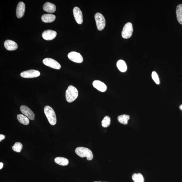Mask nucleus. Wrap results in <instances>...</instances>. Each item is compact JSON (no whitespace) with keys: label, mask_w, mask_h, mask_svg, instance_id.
Here are the masks:
<instances>
[{"label":"nucleus","mask_w":182,"mask_h":182,"mask_svg":"<svg viewBox=\"0 0 182 182\" xmlns=\"http://www.w3.org/2000/svg\"><path fill=\"white\" fill-rule=\"evenodd\" d=\"M78 92L76 87L72 85L69 86L65 93V97L67 102L71 103L74 101L78 97Z\"/></svg>","instance_id":"f257e3e1"},{"label":"nucleus","mask_w":182,"mask_h":182,"mask_svg":"<svg viewBox=\"0 0 182 182\" xmlns=\"http://www.w3.org/2000/svg\"><path fill=\"white\" fill-rule=\"evenodd\" d=\"M75 152L80 157H86L88 161L92 160L93 158V154L92 151L85 147H78L76 149Z\"/></svg>","instance_id":"f03ea898"},{"label":"nucleus","mask_w":182,"mask_h":182,"mask_svg":"<svg viewBox=\"0 0 182 182\" xmlns=\"http://www.w3.org/2000/svg\"><path fill=\"white\" fill-rule=\"evenodd\" d=\"M44 111L49 123L52 125H55L57 122L55 112L51 107L48 106L45 107Z\"/></svg>","instance_id":"7ed1b4c3"},{"label":"nucleus","mask_w":182,"mask_h":182,"mask_svg":"<svg viewBox=\"0 0 182 182\" xmlns=\"http://www.w3.org/2000/svg\"><path fill=\"white\" fill-rule=\"evenodd\" d=\"M96 26L98 30L102 31L106 25L105 18L101 14L97 13L94 16Z\"/></svg>","instance_id":"20e7f679"},{"label":"nucleus","mask_w":182,"mask_h":182,"mask_svg":"<svg viewBox=\"0 0 182 182\" xmlns=\"http://www.w3.org/2000/svg\"><path fill=\"white\" fill-rule=\"evenodd\" d=\"M133 32V27L132 24L130 22L127 23L123 27L121 33L122 36L124 39H129L132 36Z\"/></svg>","instance_id":"39448f33"},{"label":"nucleus","mask_w":182,"mask_h":182,"mask_svg":"<svg viewBox=\"0 0 182 182\" xmlns=\"http://www.w3.org/2000/svg\"><path fill=\"white\" fill-rule=\"evenodd\" d=\"M43 63L46 66L51 68L59 70L61 68V65L57 61L51 58H46L44 59Z\"/></svg>","instance_id":"423d86ee"},{"label":"nucleus","mask_w":182,"mask_h":182,"mask_svg":"<svg viewBox=\"0 0 182 182\" xmlns=\"http://www.w3.org/2000/svg\"><path fill=\"white\" fill-rule=\"evenodd\" d=\"M40 73L38 70H31L25 71L22 72L20 76L22 77L26 78H32L39 77Z\"/></svg>","instance_id":"0eeeda50"},{"label":"nucleus","mask_w":182,"mask_h":182,"mask_svg":"<svg viewBox=\"0 0 182 182\" xmlns=\"http://www.w3.org/2000/svg\"><path fill=\"white\" fill-rule=\"evenodd\" d=\"M68 56L71 61L75 63H81L83 61L82 56L80 54L77 52L73 51L69 53Z\"/></svg>","instance_id":"6e6552de"},{"label":"nucleus","mask_w":182,"mask_h":182,"mask_svg":"<svg viewBox=\"0 0 182 182\" xmlns=\"http://www.w3.org/2000/svg\"><path fill=\"white\" fill-rule=\"evenodd\" d=\"M73 13L76 22L79 24L83 22V14L80 9L78 7H75L73 10Z\"/></svg>","instance_id":"1a4fd4ad"},{"label":"nucleus","mask_w":182,"mask_h":182,"mask_svg":"<svg viewBox=\"0 0 182 182\" xmlns=\"http://www.w3.org/2000/svg\"><path fill=\"white\" fill-rule=\"evenodd\" d=\"M20 110L22 113L29 119L32 121L34 120L35 115L33 112L28 107L25 105L21 106L20 107Z\"/></svg>","instance_id":"9d476101"},{"label":"nucleus","mask_w":182,"mask_h":182,"mask_svg":"<svg viewBox=\"0 0 182 182\" xmlns=\"http://www.w3.org/2000/svg\"><path fill=\"white\" fill-rule=\"evenodd\" d=\"M56 35L57 32L51 30H45L42 34L43 39L47 41L52 40L56 37Z\"/></svg>","instance_id":"9b49d317"},{"label":"nucleus","mask_w":182,"mask_h":182,"mask_svg":"<svg viewBox=\"0 0 182 182\" xmlns=\"http://www.w3.org/2000/svg\"><path fill=\"white\" fill-rule=\"evenodd\" d=\"M25 6L24 3L20 1L18 3L16 8V15L18 18L23 17L25 12Z\"/></svg>","instance_id":"f8f14e48"},{"label":"nucleus","mask_w":182,"mask_h":182,"mask_svg":"<svg viewBox=\"0 0 182 182\" xmlns=\"http://www.w3.org/2000/svg\"><path fill=\"white\" fill-rule=\"evenodd\" d=\"M92 84L94 88L100 92H104L107 90L106 85L101 81L96 80L93 82Z\"/></svg>","instance_id":"ddd939ff"},{"label":"nucleus","mask_w":182,"mask_h":182,"mask_svg":"<svg viewBox=\"0 0 182 182\" xmlns=\"http://www.w3.org/2000/svg\"><path fill=\"white\" fill-rule=\"evenodd\" d=\"M4 46L7 50L14 51L18 48V45L15 42L11 40H7L4 43Z\"/></svg>","instance_id":"4468645a"},{"label":"nucleus","mask_w":182,"mask_h":182,"mask_svg":"<svg viewBox=\"0 0 182 182\" xmlns=\"http://www.w3.org/2000/svg\"><path fill=\"white\" fill-rule=\"evenodd\" d=\"M43 9L46 12L52 13L55 12L56 7L53 3L47 2L43 5Z\"/></svg>","instance_id":"2eb2a0df"},{"label":"nucleus","mask_w":182,"mask_h":182,"mask_svg":"<svg viewBox=\"0 0 182 182\" xmlns=\"http://www.w3.org/2000/svg\"><path fill=\"white\" fill-rule=\"evenodd\" d=\"M56 19V16L53 14H45L42 16L41 19L44 22L51 23L54 21Z\"/></svg>","instance_id":"dca6fc26"},{"label":"nucleus","mask_w":182,"mask_h":182,"mask_svg":"<svg viewBox=\"0 0 182 182\" xmlns=\"http://www.w3.org/2000/svg\"><path fill=\"white\" fill-rule=\"evenodd\" d=\"M117 66L118 70L122 72H125L127 70V67L126 63L122 60H119L117 63Z\"/></svg>","instance_id":"f3484780"},{"label":"nucleus","mask_w":182,"mask_h":182,"mask_svg":"<svg viewBox=\"0 0 182 182\" xmlns=\"http://www.w3.org/2000/svg\"><path fill=\"white\" fill-rule=\"evenodd\" d=\"M176 14L177 21L182 25V4L178 5L176 9Z\"/></svg>","instance_id":"a211bd4d"},{"label":"nucleus","mask_w":182,"mask_h":182,"mask_svg":"<svg viewBox=\"0 0 182 182\" xmlns=\"http://www.w3.org/2000/svg\"><path fill=\"white\" fill-rule=\"evenodd\" d=\"M54 161L56 164L63 166L68 165L69 163V160L66 158L61 157L56 158Z\"/></svg>","instance_id":"6ab92c4d"},{"label":"nucleus","mask_w":182,"mask_h":182,"mask_svg":"<svg viewBox=\"0 0 182 182\" xmlns=\"http://www.w3.org/2000/svg\"><path fill=\"white\" fill-rule=\"evenodd\" d=\"M17 118L19 122L24 125H28L30 123L29 118L23 114L18 115Z\"/></svg>","instance_id":"aec40b11"},{"label":"nucleus","mask_w":182,"mask_h":182,"mask_svg":"<svg viewBox=\"0 0 182 182\" xmlns=\"http://www.w3.org/2000/svg\"><path fill=\"white\" fill-rule=\"evenodd\" d=\"M130 118V117L129 115L123 114L118 116L117 119L120 123L125 125L128 123V121Z\"/></svg>","instance_id":"412c9836"},{"label":"nucleus","mask_w":182,"mask_h":182,"mask_svg":"<svg viewBox=\"0 0 182 182\" xmlns=\"http://www.w3.org/2000/svg\"><path fill=\"white\" fill-rule=\"evenodd\" d=\"M132 178L134 182H144V178L143 175L140 173H134L133 174Z\"/></svg>","instance_id":"4be33fe9"},{"label":"nucleus","mask_w":182,"mask_h":182,"mask_svg":"<svg viewBox=\"0 0 182 182\" xmlns=\"http://www.w3.org/2000/svg\"><path fill=\"white\" fill-rule=\"evenodd\" d=\"M22 148L23 145L22 144L19 142H17L12 146L13 150L15 152H20Z\"/></svg>","instance_id":"5701e85b"},{"label":"nucleus","mask_w":182,"mask_h":182,"mask_svg":"<svg viewBox=\"0 0 182 182\" xmlns=\"http://www.w3.org/2000/svg\"><path fill=\"white\" fill-rule=\"evenodd\" d=\"M111 119L108 116H105L102 121V125L103 127H108L110 124Z\"/></svg>","instance_id":"b1692460"},{"label":"nucleus","mask_w":182,"mask_h":182,"mask_svg":"<svg viewBox=\"0 0 182 182\" xmlns=\"http://www.w3.org/2000/svg\"><path fill=\"white\" fill-rule=\"evenodd\" d=\"M152 77L153 80L157 84H159L160 83L159 77L157 73L155 72H153L152 73Z\"/></svg>","instance_id":"393cba45"},{"label":"nucleus","mask_w":182,"mask_h":182,"mask_svg":"<svg viewBox=\"0 0 182 182\" xmlns=\"http://www.w3.org/2000/svg\"><path fill=\"white\" fill-rule=\"evenodd\" d=\"M5 138V136L1 134L0 135V141L1 142V140L4 139Z\"/></svg>","instance_id":"a878e982"},{"label":"nucleus","mask_w":182,"mask_h":182,"mask_svg":"<svg viewBox=\"0 0 182 182\" xmlns=\"http://www.w3.org/2000/svg\"><path fill=\"white\" fill-rule=\"evenodd\" d=\"M3 163L1 162L0 163V169H1L3 168Z\"/></svg>","instance_id":"bb28decb"},{"label":"nucleus","mask_w":182,"mask_h":182,"mask_svg":"<svg viewBox=\"0 0 182 182\" xmlns=\"http://www.w3.org/2000/svg\"><path fill=\"white\" fill-rule=\"evenodd\" d=\"M179 108L180 109H181V110H182V104L180 106H179Z\"/></svg>","instance_id":"cd10ccee"},{"label":"nucleus","mask_w":182,"mask_h":182,"mask_svg":"<svg viewBox=\"0 0 182 182\" xmlns=\"http://www.w3.org/2000/svg\"><path fill=\"white\" fill-rule=\"evenodd\" d=\"M94 182H101V181H95Z\"/></svg>","instance_id":"c85d7f7f"}]
</instances>
